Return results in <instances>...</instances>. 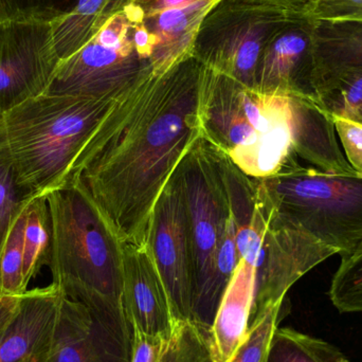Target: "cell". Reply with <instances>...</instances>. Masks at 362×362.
Wrapping results in <instances>:
<instances>
[{
    "mask_svg": "<svg viewBox=\"0 0 362 362\" xmlns=\"http://www.w3.org/2000/svg\"><path fill=\"white\" fill-rule=\"evenodd\" d=\"M257 291V267L240 259L209 332L213 362H229L246 339Z\"/></svg>",
    "mask_w": 362,
    "mask_h": 362,
    "instance_id": "16",
    "label": "cell"
},
{
    "mask_svg": "<svg viewBox=\"0 0 362 362\" xmlns=\"http://www.w3.org/2000/svg\"><path fill=\"white\" fill-rule=\"evenodd\" d=\"M180 174L191 238L194 303L192 322L211 329L209 298L215 261L230 217L229 202L216 151L200 137L183 157Z\"/></svg>",
    "mask_w": 362,
    "mask_h": 362,
    "instance_id": "6",
    "label": "cell"
},
{
    "mask_svg": "<svg viewBox=\"0 0 362 362\" xmlns=\"http://www.w3.org/2000/svg\"><path fill=\"white\" fill-rule=\"evenodd\" d=\"M64 293L54 285L28 289L0 331V362H47Z\"/></svg>",
    "mask_w": 362,
    "mask_h": 362,
    "instance_id": "15",
    "label": "cell"
},
{
    "mask_svg": "<svg viewBox=\"0 0 362 362\" xmlns=\"http://www.w3.org/2000/svg\"><path fill=\"white\" fill-rule=\"evenodd\" d=\"M285 302L268 306L255 317L246 339L229 362H267L272 337L284 317Z\"/></svg>",
    "mask_w": 362,
    "mask_h": 362,
    "instance_id": "25",
    "label": "cell"
},
{
    "mask_svg": "<svg viewBox=\"0 0 362 362\" xmlns=\"http://www.w3.org/2000/svg\"><path fill=\"white\" fill-rule=\"evenodd\" d=\"M202 137L249 177L278 173L293 156L291 98L262 93L204 65Z\"/></svg>",
    "mask_w": 362,
    "mask_h": 362,
    "instance_id": "4",
    "label": "cell"
},
{
    "mask_svg": "<svg viewBox=\"0 0 362 362\" xmlns=\"http://www.w3.org/2000/svg\"><path fill=\"white\" fill-rule=\"evenodd\" d=\"M257 195L267 213V226L257 267V291L250 323L268 306L285 301L297 281L336 255L333 249L304 230L278 221L259 192Z\"/></svg>",
    "mask_w": 362,
    "mask_h": 362,
    "instance_id": "11",
    "label": "cell"
},
{
    "mask_svg": "<svg viewBox=\"0 0 362 362\" xmlns=\"http://www.w3.org/2000/svg\"><path fill=\"white\" fill-rule=\"evenodd\" d=\"M52 223V284L133 344L123 306L124 247L118 232L78 185L47 195Z\"/></svg>",
    "mask_w": 362,
    "mask_h": 362,
    "instance_id": "3",
    "label": "cell"
},
{
    "mask_svg": "<svg viewBox=\"0 0 362 362\" xmlns=\"http://www.w3.org/2000/svg\"><path fill=\"white\" fill-rule=\"evenodd\" d=\"M115 99L46 93L1 112L0 169L25 197L67 187Z\"/></svg>",
    "mask_w": 362,
    "mask_h": 362,
    "instance_id": "2",
    "label": "cell"
},
{
    "mask_svg": "<svg viewBox=\"0 0 362 362\" xmlns=\"http://www.w3.org/2000/svg\"><path fill=\"white\" fill-rule=\"evenodd\" d=\"M314 44L318 85L329 74L346 68L362 67V21L359 19L315 18Z\"/></svg>",
    "mask_w": 362,
    "mask_h": 362,
    "instance_id": "19",
    "label": "cell"
},
{
    "mask_svg": "<svg viewBox=\"0 0 362 362\" xmlns=\"http://www.w3.org/2000/svg\"><path fill=\"white\" fill-rule=\"evenodd\" d=\"M28 198L17 189L8 174L0 169V257L11 227Z\"/></svg>",
    "mask_w": 362,
    "mask_h": 362,
    "instance_id": "28",
    "label": "cell"
},
{
    "mask_svg": "<svg viewBox=\"0 0 362 362\" xmlns=\"http://www.w3.org/2000/svg\"><path fill=\"white\" fill-rule=\"evenodd\" d=\"M129 1L82 49L59 62L47 93L117 98L153 71L150 59L136 49Z\"/></svg>",
    "mask_w": 362,
    "mask_h": 362,
    "instance_id": "8",
    "label": "cell"
},
{
    "mask_svg": "<svg viewBox=\"0 0 362 362\" xmlns=\"http://www.w3.org/2000/svg\"><path fill=\"white\" fill-rule=\"evenodd\" d=\"M19 299L21 296H0V331L14 314Z\"/></svg>",
    "mask_w": 362,
    "mask_h": 362,
    "instance_id": "33",
    "label": "cell"
},
{
    "mask_svg": "<svg viewBox=\"0 0 362 362\" xmlns=\"http://www.w3.org/2000/svg\"><path fill=\"white\" fill-rule=\"evenodd\" d=\"M341 142L344 156L356 173L362 174V124L342 117L331 116Z\"/></svg>",
    "mask_w": 362,
    "mask_h": 362,
    "instance_id": "29",
    "label": "cell"
},
{
    "mask_svg": "<svg viewBox=\"0 0 362 362\" xmlns=\"http://www.w3.org/2000/svg\"><path fill=\"white\" fill-rule=\"evenodd\" d=\"M202 71L189 55L163 74H146L115 99L78 160L70 185L124 243H146L159 195L202 137Z\"/></svg>",
    "mask_w": 362,
    "mask_h": 362,
    "instance_id": "1",
    "label": "cell"
},
{
    "mask_svg": "<svg viewBox=\"0 0 362 362\" xmlns=\"http://www.w3.org/2000/svg\"><path fill=\"white\" fill-rule=\"evenodd\" d=\"M28 200L11 227L0 257V296H21L28 291L23 281V233Z\"/></svg>",
    "mask_w": 362,
    "mask_h": 362,
    "instance_id": "24",
    "label": "cell"
},
{
    "mask_svg": "<svg viewBox=\"0 0 362 362\" xmlns=\"http://www.w3.org/2000/svg\"><path fill=\"white\" fill-rule=\"evenodd\" d=\"M168 340L133 331L131 362H159Z\"/></svg>",
    "mask_w": 362,
    "mask_h": 362,
    "instance_id": "31",
    "label": "cell"
},
{
    "mask_svg": "<svg viewBox=\"0 0 362 362\" xmlns=\"http://www.w3.org/2000/svg\"><path fill=\"white\" fill-rule=\"evenodd\" d=\"M315 101L331 116L362 124V67L346 68L323 78Z\"/></svg>",
    "mask_w": 362,
    "mask_h": 362,
    "instance_id": "22",
    "label": "cell"
},
{
    "mask_svg": "<svg viewBox=\"0 0 362 362\" xmlns=\"http://www.w3.org/2000/svg\"><path fill=\"white\" fill-rule=\"evenodd\" d=\"M217 1L200 0L154 14H144V25L154 37L151 63L155 74H163L192 55L200 23Z\"/></svg>",
    "mask_w": 362,
    "mask_h": 362,
    "instance_id": "18",
    "label": "cell"
},
{
    "mask_svg": "<svg viewBox=\"0 0 362 362\" xmlns=\"http://www.w3.org/2000/svg\"><path fill=\"white\" fill-rule=\"evenodd\" d=\"M123 306L133 331L170 340L176 321L165 283L148 243L123 242Z\"/></svg>",
    "mask_w": 362,
    "mask_h": 362,
    "instance_id": "13",
    "label": "cell"
},
{
    "mask_svg": "<svg viewBox=\"0 0 362 362\" xmlns=\"http://www.w3.org/2000/svg\"><path fill=\"white\" fill-rule=\"evenodd\" d=\"M267 362H349L344 353L329 342L291 329H276Z\"/></svg>",
    "mask_w": 362,
    "mask_h": 362,
    "instance_id": "23",
    "label": "cell"
},
{
    "mask_svg": "<svg viewBox=\"0 0 362 362\" xmlns=\"http://www.w3.org/2000/svg\"><path fill=\"white\" fill-rule=\"evenodd\" d=\"M334 306L342 313H362V253L341 259L329 288Z\"/></svg>",
    "mask_w": 362,
    "mask_h": 362,
    "instance_id": "27",
    "label": "cell"
},
{
    "mask_svg": "<svg viewBox=\"0 0 362 362\" xmlns=\"http://www.w3.org/2000/svg\"><path fill=\"white\" fill-rule=\"evenodd\" d=\"M289 98L293 108V154L327 173H355L338 144L331 115L315 100Z\"/></svg>",
    "mask_w": 362,
    "mask_h": 362,
    "instance_id": "17",
    "label": "cell"
},
{
    "mask_svg": "<svg viewBox=\"0 0 362 362\" xmlns=\"http://www.w3.org/2000/svg\"><path fill=\"white\" fill-rule=\"evenodd\" d=\"M296 13L312 14L316 0H266Z\"/></svg>",
    "mask_w": 362,
    "mask_h": 362,
    "instance_id": "34",
    "label": "cell"
},
{
    "mask_svg": "<svg viewBox=\"0 0 362 362\" xmlns=\"http://www.w3.org/2000/svg\"><path fill=\"white\" fill-rule=\"evenodd\" d=\"M314 29L312 14L297 13L272 35L257 64L255 90L316 100Z\"/></svg>",
    "mask_w": 362,
    "mask_h": 362,
    "instance_id": "12",
    "label": "cell"
},
{
    "mask_svg": "<svg viewBox=\"0 0 362 362\" xmlns=\"http://www.w3.org/2000/svg\"><path fill=\"white\" fill-rule=\"evenodd\" d=\"M361 253H362V240H361V244L358 245V247H357L356 250L354 251V253H353V255H351V257H355V255H361Z\"/></svg>",
    "mask_w": 362,
    "mask_h": 362,
    "instance_id": "35",
    "label": "cell"
},
{
    "mask_svg": "<svg viewBox=\"0 0 362 362\" xmlns=\"http://www.w3.org/2000/svg\"><path fill=\"white\" fill-rule=\"evenodd\" d=\"M52 223L47 196L30 197L23 233V281L25 287L50 263Z\"/></svg>",
    "mask_w": 362,
    "mask_h": 362,
    "instance_id": "21",
    "label": "cell"
},
{
    "mask_svg": "<svg viewBox=\"0 0 362 362\" xmlns=\"http://www.w3.org/2000/svg\"><path fill=\"white\" fill-rule=\"evenodd\" d=\"M296 157L274 175L255 178L257 192L278 221L349 259L362 240V174L327 173Z\"/></svg>",
    "mask_w": 362,
    "mask_h": 362,
    "instance_id": "5",
    "label": "cell"
},
{
    "mask_svg": "<svg viewBox=\"0 0 362 362\" xmlns=\"http://www.w3.org/2000/svg\"><path fill=\"white\" fill-rule=\"evenodd\" d=\"M159 362H213L208 334L191 321L180 322Z\"/></svg>",
    "mask_w": 362,
    "mask_h": 362,
    "instance_id": "26",
    "label": "cell"
},
{
    "mask_svg": "<svg viewBox=\"0 0 362 362\" xmlns=\"http://www.w3.org/2000/svg\"><path fill=\"white\" fill-rule=\"evenodd\" d=\"M146 243L165 283L176 321L192 322L194 282L191 238L177 169L155 204Z\"/></svg>",
    "mask_w": 362,
    "mask_h": 362,
    "instance_id": "10",
    "label": "cell"
},
{
    "mask_svg": "<svg viewBox=\"0 0 362 362\" xmlns=\"http://www.w3.org/2000/svg\"><path fill=\"white\" fill-rule=\"evenodd\" d=\"M129 0H76L70 10L50 19L53 44L59 62L78 52L97 33L102 23Z\"/></svg>",
    "mask_w": 362,
    "mask_h": 362,
    "instance_id": "20",
    "label": "cell"
},
{
    "mask_svg": "<svg viewBox=\"0 0 362 362\" xmlns=\"http://www.w3.org/2000/svg\"><path fill=\"white\" fill-rule=\"evenodd\" d=\"M312 15L316 19L362 21V0H316Z\"/></svg>",
    "mask_w": 362,
    "mask_h": 362,
    "instance_id": "30",
    "label": "cell"
},
{
    "mask_svg": "<svg viewBox=\"0 0 362 362\" xmlns=\"http://www.w3.org/2000/svg\"><path fill=\"white\" fill-rule=\"evenodd\" d=\"M25 13L0 23V114L48 90L59 59L50 19Z\"/></svg>",
    "mask_w": 362,
    "mask_h": 362,
    "instance_id": "9",
    "label": "cell"
},
{
    "mask_svg": "<svg viewBox=\"0 0 362 362\" xmlns=\"http://www.w3.org/2000/svg\"><path fill=\"white\" fill-rule=\"evenodd\" d=\"M134 6L139 8L144 14H154L161 11L178 8L200 0H131Z\"/></svg>",
    "mask_w": 362,
    "mask_h": 362,
    "instance_id": "32",
    "label": "cell"
},
{
    "mask_svg": "<svg viewBox=\"0 0 362 362\" xmlns=\"http://www.w3.org/2000/svg\"><path fill=\"white\" fill-rule=\"evenodd\" d=\"M132 346L88 308L64 296L47 362H131Z\"/></svg>",
    "mask_w": 362,
    "mask_h": 362,
    "instance_id": "14",
    "label": "cell"
},
{
    "mask_svg": "<svg viewBox=\"0 0 362 362\" xmlns=\"http://www.w3.org/2000/svg\"><path fill=\"white\" fill-rule=\"evenodd\" d=\"M295 14L266 0H218L200 23L192 55L206 67L255 89L266 45Z\"/></svg>",
    "mask_w": 362,
    "mask_h": 362,
    "instance_id": "7",
    "label": "cell"
}]
</instances>
